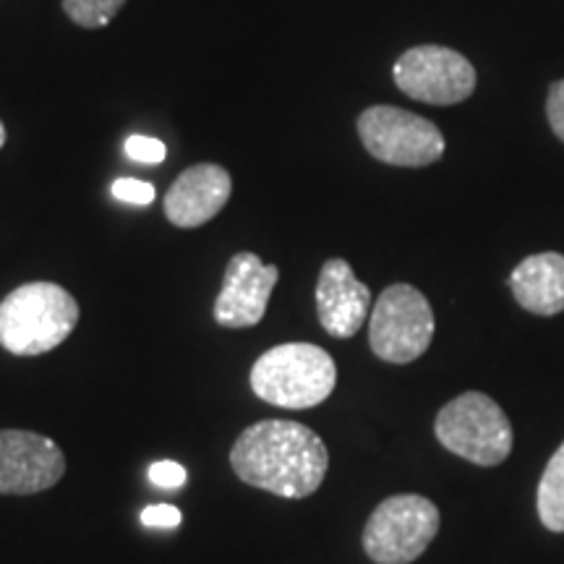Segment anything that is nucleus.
Listing matches in <instances>:
<instances>
[{
  "label": "nucleus",
  "instance_id": "6e6552de",
  "mask_svg": "<svg viewBox=\"0 0 564 564\" xmlns=\"http://www.w3.org/2000/svg\"><path fill=\"white\" fill-rule=\"evenodd\" d=\"M392 76L403 95L426 105H457L476 91L474 63L444 45L411 47L394 61Z\"/></svg>",
  "mask_w": 564,
  "mask_h": 564
},
{
  "label": "nucleus",
  "instance_id": "f8f14e48",
  "mask_svg": "<svg viewBox=\"0 0 564 564\" xmlns=\"http://www.w3.org/2000/svg\"><path fill=\"white\" fill-rule=\"evenodd\" d=\"M232 194L230 173L220 165L202 162L183 171L165 194V217L175 228L194 230L217 217Z\"/></svg>",
  "mask_w": 564,
  "mask_h": 564
},
{
  "label": "nucleus",
  "instance_id": "6ab92c4d",
  "mask_svg": "<svg viewBox=\"0 0 564 564\" xmlns=\"http://www.w3.org/2000/svg\"><path fill=\"white\" fill-rule=\"evenodd\" d=\"M546 118H549V126H552L554 137L564 144V79L554 82L552 87H549Z\"/></svg>",
  "mask_w": 564,
  "mask_h": 564
},
{
  "label": "nucleus",
  "instance_id": "7ed1b4c3",
  "mask_svg": "<svg viewBox=\"0 0 564 564\" xmlns=\"http://www.w3.org/2000/svg\"><path fill=\"white\" fill-rule=\"evenodd\" d=\"M251 390L259 400L288 411L322 405L337 387V366L314 343H285L262 352L251 366Z\"/></svg>",
  "mask_w": 564,
  "mask_h": 564
},
{
  "label": "nucleus",
  "instance_id": "39448f33",
  "mask_svg": "<svg viewBox=\"0 0 564 564\" xmlns=\"http://www.w3.org/2000/svg\"><path fill=\"white\" fill-rule=\"evenodd\" d=\"M442 525L440 507L421 494H394L379 502L364 528V552L373 564H411Z\"/></svg>",
  "mask_w": 564,
  "mask_h": 564
},
{
  "label": "nucleus",
  "instance_id": "423d86ee",
  "mask_svg": "<svg viewBox=\"0 0 564 564\" xmlns=\"http://www.w3.org/2000/svg\"><path fill=\"white\" fill-rule=\"evenodd\" d=\"M432 303L419 288L390 285L382 291L369 319V345L373 356L387 364L419 361L434 340Z\"/></svg>",
  "mask_w": 564,
  "mask_h": 564
},
{
  "label": "nucleus",
  "instance_id": "2eb2a0df",
  "mask_svg": "<svg viewBox=\"0 0 564 564\" xmlns=\"http://www.w3.org/2000/svg\"><path fill=\"white\" fill-rule=\"evenodd\" d=\"M123 3L126 0H63V11L84 30H100L116 19Z\"/></svg>",
  "mask_w": 564,
  "mask_h": 564
},
{
  "label": "nucleus",
  "instance_id": "f03ea898",
  "mask_svg": "<svg viewBox=\"0 0 564 564\" xmlns=\"http://www.w3.org/2000/svg\"><path fill=\"white\" fill-rule=\"evenodd\" d=\"M79 303L55 282H26L0 301V348L11 356H45L79 324Z\"/></svg>",
  "mask_w": 564,
  "mask_h": 564
},
{
  "label": "nucleus",
  "instance_id": "9b49d317",
  "mask_svg": "<svg viewBox=\"0 0 564 564\" xmlns=\"http://www.w3.org/2000/svg\"><path fill=\"white\" fill-rule=\"evenodd\" d=\"M369 285L356 278L345 259H327L316 282V316L324 333L348 340L369 319Z\"/></svg>",
  "mask_w": 564,
  "mask_h": 564
},
{
  "label": "nucleus",
  "instance_id": "412c9836",
  "mask_svg": "<svg viewBox=\"0 0 564 564\" xmlns=\"http://www.w3.org/2000/svg\"><path fill=\"white\" fill-rule=\"evenodd\" d=\"M3 144H6V126L0 123V150H3Z\"/></svg>",
  "mask_w": 564,
  "mask_h": 564
},
{
  "label": "nucleus",
  "instance_id": "f257e3e1",
  "mask_svg": "<svg viewBox=\"0 0 564 564\" xmlns=\"http://www.w3.org/2000/svg\"><path fill=\"white\" fill-rule=\"evenodd\" d=\"M232 474L282 499H306L329 470L327 444L299 421L270 419L243 429L230 449Z\"/></svg>",
  "mask_w": 564,
  "mask_h": 564
},
{
  "label": "nucleus",
  "instance_id": "dca6fc26",
  "mask_svg": "<svg viewBox=\"0 0 564 564\" xmlns=\"http://www.w3.org/2000/svg\"><path fill=\"white\" fill-rule=\"evenodd\" d=\"M126 158L133 162H141V165H158V162L165 160V144L160 139L152 137H129L126 139Z\"/></svg>",
  "mask_w": 564,
  "mask_h": 564
},
{
  "label": "nucleus",
  "instance_id": "f3484780",
  "mask_svg": "<svg viewBox=\"0 0 564 564\" xmlns=\"http://www.w3.org/2000/svg\"><path fill=\"white\" fill-rule=\"evenodd\" d=\"M112 196H116L118 202L147 207V204L154 202V186L139 178H118L112 183Z\"/></svg>",
  "mask_w": 564,
  "mask_h": 564
},
{
  "label": "nucleus",
  "instance_id": "4468645a",
  "mask_svg": "<svg viewBox=\"0 0 564 564\" xmlns=\"http://www.w3.org/2000/svg\"><path fill=\"white\" fill-rule=\"evenodd\" d=\"M535 510L546 531L564 533V442L541 474L539 489H535Z\"/></svg>",
  "mask_w": 564,
  "mask_h": 564
},
{
  "label": "nucleus",
  "instance_id": "a211bd4d",
  "mask_svg": "<svg viewBox=\"0 0 564 564\" xmlns=\"http://www.w3.org/2000/svg\"><path fill=\"white\" fill-rule=\"evenodd\" d=\"M150 481L160 489H178L186 484V468L173 460H158L150 465Z\"/></svg>",
  "mask_w": 564,
  "mask_h": 564
},
{
  "label": "nucleus",
  "instance_id": "0eeeda50",
  "mask_svg": "<svg viewBox=\"0 0 564 564\" xmlns=\"http://www.w3.org/2000/svg\"><path fill=\"white\" fill-rule=\"evenodd\" d=\"M358 137L373 160L394 167L434 165L447 147L436 123L394 105L364 110L358 116Z\"/></svg>",
  "mask_w": 564,
  "mask_h": 564
},
{
  "label": "nucleus",
  "instance_id": "1a4fd4ad",
  "mask_svg": "<svg viewBox=\"0 0 564 564\" xmlns=\"http://www.w3.org/2000/svg\"><path fill=\"white\" fill-rule=\"evenodd\" d=\"M66 474V455L51 436L21 429L0 432V494L30 497L53 489Z\"/></svg>",
  "mask_w": 564,
  "mask_h": 564
},
{
  "label": "nucleus",
  "instance_id": "ddd939ff",
  "mask_svg": "<svg viewBox=\"0 0 564 564\" xmlns=\"http://www.w3.org/2000/svg\"><path fill=\"white\" fill-rule=\"evenodd\" d=\"M510 288L520 308L535 316L564 312V257L541 251L525 257L510 274Z\"/></svg>",
  "mask_w": 564,
  "mask_h": 564
},
{
  "label": "nucleus",
  "instance_id": "9d476101",
  "mask_svg": "<svg viewBox=\"0 0 564 564\" xmlns=\"http://www.w3.org/2000/svg\"><path fill=\"white\" fill-rule=\"evenodd\" d=\"M278 280V264H264L253 251L236 253L225 267L223 288L215 301V322L228 329L257 327L264 319Z\"/></svg>",
  "mask_w": 564,
  "mask_h": 564
},
{
  "label": "nucleus",
  "instance_id": "aec40b11",
  "mask_svg": "<svg viewBox=\"0 0 564 564\" xmlns=\"http://www.w3.org/2000/svg\"><path fill=\"white\" fill-rule=\"evenodd\" d=\"M141 523L150 528H178L183 523V512L173 505H150L141 512Z\"/></svg>",
  "mask_w": 564,
  "mask_h": 564
},
{
  "label": "nucleus",
  "instance_id": "20e7f679",
  "mask_svg": "<svg viewBox=\"0 0 564 564\" xmlns=\"http://www.w3.org/2000/svg\"><path fill=\"white\" fill-rule=\"evenodd\" d=\"M434 434L444 449L481 468L502 465L514 444L510 419L484 392H463L449 400L436 413Z\"/></svg>",
  "mask_w": 564,
  "mask_h": 564
}]
</instances>
